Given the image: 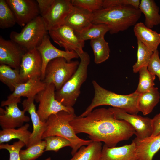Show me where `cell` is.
I'll return each instance as SVG.
<instances>
[{"label":"cell","mask_w":160,"mask_h":160,"mask_svg":"<svg viewBox=\"0 0 160 160\" xmlns=\"http://www.w3.org/2000/svg\"><path fill=\"white\" fill-rule=\"evenodd\" d=\"M152 134L151 137H155L160 134V113L151 119Z\"/></svg>","instance_id":"ab89813d"},{"label":"cell","mask_w":160,"mask_h":160,"mask_svg":"<svg viewBox=\"0 0 160 160\" xmlns=\"http://www.w3.org/2000/svg\"><path fill=\"white\" fill-rule=\"evenodd\" d=\"M70 124L76 134H87L92 140L104 142L111 148L128 140L135 133L129 124L116 119L109 108H105L94 109L84 117L76 116Z\"/></svg>","instance_id":"6da1fadb"},{"label":"cell","mask_w":160,"mask_h":160,"mask_svg":"<svg viewBox=\"0 0 160 160\" xmlns=\"http://www.w3.org/2000/svg\"><path fill=\"white\" fill-rule=\"evenodd\" d=\"M55 87L52 84H47L44 89L38 93L35 97L36 102L39 103L36 111L41 120L46 122L51 115L61 111L74 113L73 107L65 106L55 98Z\"/></svg>","instance_id":"ba28073f"},{"label":"cell","mask_w":160,"mask_h":160,"mask_svg":"<svg viewBox=\"0 0 160 160\" xmlns=\"http://www.w3.org/2000/svg\"><path fill=\"white\" fill-rule=\"evenodd\" d=\"M102 147L101 142L92 141L81 146L69 160H100Z\"/></svg>","instance_id":"484cf974"},{"label":"cell","mask_w":160,"mask_h":160,"mask_svg":"<svg viewBox=\"0 0 160 160\" xmlns=\"http://www.w3.org/2000/svg\"><path fill=\"white\" fill-rule=\"evenodd\" d=\"M93 13L79 7L73 6L66 17L64 24L75 32L79 33L92 23Z\"/></svg>","instance_id":"d6986e66"},{"label":"cell","mask_w":160,"mask_h":160,"mask_svg":"<svg viewBox=\"0 0 160 160\" xmlns=\"http://www.w3.org/2000/svg\"><path fill=\"white\" fill-rule=\"evenodd\" d=\"M140 2L139 0H103V9L128 5L139 9Z\"/></svg>","instance_id":"8d00e7d4"},{"label":"cell","mask_w":160,"mask_h":160,"mask_svg":"<svg viewBox=\"0 0 160 160\" xmlns=\"http://www.w3.org/2000/svg\"><path fill=\"white\" fill-rule=\"evenodd\" d=\"M0 80L12 91H13L18 85L23 83L19 70L12 68L4 64L0 65Z\"/></svg>","instance_id":"4316f807"},{"label":"cell","mask_w":160,"mask_h":160,"mask_svg":"<svg viewBox=\"0 0 160 160\" xmlns=\"http://www.w3.org/2000/svg\"><path fill=\"white\" fill-rule=\"evenodd\" d=\"M136 160H138V159H137Z\"/></svg>","instance_id":"60d3db41"},{"label":"cell","mask_w":160,"mask_h":160,"mask_svg":"<svg viewBox=\"0 0 160 160\" xmlns=\"http://www.w3.org/2000/svg\"><path fill=\"white\" fill-rule=\"evenodd\" d=\"M54 0H37L40 15L43 17L47 12L54 1Z\"/></svg>","instance_id":"f35d334b"},{"label":"cell","mask_w":160,"mask_h":160,"mask_svg":"<svg viewBox=\"0 0 160 160\" xmlns=\"http://www.w3.org/2000/svg\"><path fill=\"white\" fill-rule=\"evenodd\" d=\"M94 88V97L85 111L79 116H87L94 109L102 105H108L121 109L130 114H137V100L140 94L135 91L128 95L115 93L101 86L95 80L92 82Z\"/></svg>","instance_id":"3957f363"},{"label":"cell","mask_w":160,"mask_h":160,"mask_svg":"<svg viewBox=\"0 0 160 160\" xmlns=\"http://www.w3.org/2000/svg\"><path fill=\"white\" fill-rule=\"evenodd\" d=\"M47 85L41 78L30 79L18 85L12 93L8 96L7 99L1 102V106H5L13 100H21L22 97L27 98L35 97L38 93L45 89Z\"/></svg>","instance_id":"e0dca14e"},{"label":"cell","mask_w":160,"mask_h":160,"mask_svg":"<svg viewBox=\"0 0 160 160\" xmlns=\"http://www.w3.org/2000/svg\"><path fill=\"white\" fill-rule=\"evenodd\" d=\"M16 23L15 14L6 0H0V28L4 29L11 28Z\"/></svg>","instance_id":"1f68e13d"},{"label":"cell","mask_w":160,"mask_h":160,"mask_svg":"<svg viewBox=\"0 0 160 160\" xmlns=\"http://www.w3.org/2000/svg\"><path fill=\"white\" fill-rule=\"evenodd\" d=\"M132 141L135 144L136 157L139 160H153L160 149V134L142 140L135 138Z\"/></svg>","instance_id":"44dd1931"},{"label":"cell","mask_w":160,"mask_h":160,"mask_svg":"<svg viewBox=\"0 0 160 160\" xmlns=\"http://www.w3.org/2000/svg\"><path fill=\"white\" fill-rule=\"evenodd\" d=\"M79 63L77 60L68 62L63 57L53 59L46 67L43 81L47 85L53 84L56 90H58L74 74Z\"/></svg>","instance_id":"52a82bcc"},{"label":"cell","mask_w":160,"mask_h":160,"mask_svg":"<svg viewBox=\"0 0 160 160\" xmlns=\"http://www.w3.org/2000/svg\"><path fill=\"white\" fill-rule=\"evenodd\" d=\"M160 94L156 87L140 94L137 100V108L144 115L151 113L159 101Z\"/></svg>","instance_id":"cb8c5ba5"},{"label":"cell","mask_w":160,"mask_h":160,"mask_svg":"<svg viewBox=\"0 0 160 160\" xmlns=\"http://www.w3.org/2000/svg\"><path fill=\"white\" fill-rule=\"evenodd\" d=\"M141 13L139 9L129 5L102 9L93 13L92 23L106 24L110 33L114 34L135 25Z\"/></svg>","instance_id":"7a4b0ae2"},{"label":"cell","mask_w":160,"mask_h":160,"mask_svg":"<svg viewBox=\"0 0 160 160\" xmlns=\"http://www.w3.org/2000/svg\"><path fill=\"white\" fill-rule=\"evenodd\" d=\"M73 6L71 0H54L48 11L42 17L47 31L64 24Z\"/></svg>","instance_id":"8fae6325"},{"label":"cell","mask_w":160,"mask_h":160,"mask_svg":"<svg viewBox=\"0 0 160 160\" xmlns=\"http://www.w3.org/2000/svg\"><path fill=\"white\" fill-rule=\"evenodd\" d=\"M139 9L145 15V25L151 28L160 24L159 8L153 0H141Z\"/></svg>","instance_id":"603a6c76"},{"label":"cell","mask_w":160,"mask_h":160,"mask_svg":"<svg viewBox=\"0 0 160 160\" xmlns=\"http://www.w3.org/2000/svg\"><path fill=\"white\" fill-rule=\"evenodd\" d=\"M133 30L137 40L153 52L157 49L160 44V33L147 27L141 22L134 25Z\"/></svg>","instance_id":"7402d4cb"},{"label":"cell","mask_w":160,"mask_h":160,"mask_svg":"<svg viewBox=\"0 0 160 160\" xmlns=\"http://www.w3.org/2000/svg\"><path fill=\"white\" fill-rule=\"evenodd\" d=\"M147 68L151 73L157 76L160 82V58L157 49L153 52Z\"/></svg>","instance_id":"74e56055"},{"label":"cell","mask_w":160,"mask_h":160,"mask_svg":"<svg viewBox=\"0 0 160 160\" xmlns=\"http://www.w3.org/2000/svg\"><path fill=\"white\" fill-rule=\"evenodd\" d=\"M35 98H27L22 103L23 110L28 112L30 115L33 128L27 148L42 140V135L47 127L46 122L41 120L37 113L34 103Z\"/></svg>","instance_id":"ac0fdd59"},{"label":"cell","mask_w":160,"mask_h":160,"mask_svg":"<svg viewBox=\"0 0 160 160\" xmlns=\"http://www.w3.org/2000/svg\"><path fill=\"white\" fill-rule=\"evenodd\" d=\"M50 37L55 43L65 51L76 52L79 56L84 51V41L77 36L75 32L65 24L48 31Z\"/></svg>","instance_id":"9c48e42d"},{"label":"cell","mask_w":160,"mask_h":160,"mask_svg":"<svg viewBox=\"0 0 160 160\" xmlns=\"http://www.w3.org/2000/svg\"><path fill=\"white\" fill-rule=\"evenodd\" d=\"M136 145L130 144L113 147L104 144L102 147L100 160H136Z\"/></svg>","instance_id":"ffe728a7"},{"label":"cell","mask_w":160,"mask_h":160,"mask_svg":"<svg viewBox=\"0 0 160 160\" xmlns=\"http://www.w3.org/2000/svg\"><path fill=\"white\" fill-rule=\"evenodd\" d=\"M79 57L80 61L75 73L60 89L55 92L56 100L68 107H73L75 104L80 94L81 86L87 77L90 56L84 51Z\"/></svg>","instance_id":"5b68a950"},{"label":"cell","mask_w":160,"mask_h":160,"mask_svg":"<svg viewBox=\"0 0 160 160\" xmlns=\"http://www.w3.org/2000/svg\"><path fill=\"white\" fill-rule=\"evenodd\" d=\"M28 50L11 40L0 36V63L20 69L22 58Z\"/></svg>","instance_id":"9a60e30c"},{"label":"cell","mask_w":160,"mask_h":160,"mask_svg":"<svg viewBox=\"0 0 160 160\" xmlns=\"http://www.w3.org/2000/svg\"><path fill=\"white\" fill-rule=\"evenodd\" d=\"M29 124L26 123L17 129L8 128L0 131V143L18 139L23 142L26 147L28 144L32 132L28 130Z\"/></svg>","instance_id":"d4e9b609"},{"label":"cell","mask_w":160,"mask_h":160,"mask_svg":"<svg viewBox=\"0 0 160 160\" xmlns=\"http://www.w3.org/2000/svg\"><path fill=\"white\" fill-rule=\"evenodd\" d=\"M42 66V59L36 49L27 51L23 57L19 69L22 82L34 78H41Z\"/></svg>","instance_id":"5bb4252c"},{"label":"cell","mask_w":160,"mask_h":160,"mask_svg":"<svg viewBox=\"0 0 160 160\" xmlns=\"http://www.w3.org/2000/svg\"><path fill=\"white\" fill-rule=\"evenodd\" d=\"M15 14L17 23L23 27L40 15L36 0H6Z\"/></svg>","instance_id":"7c38bea8"},{"label":"cell","mask_w":160,"mask_h":160,"mask_svg":"<svg viewBox=\"0 0 160 160\" xmlns=\"http://www.w3.org/2000/svg\"><path fill=\"white\" fill-rule=\"evenodd\" d=\"M117 119L124 120L134 129L137 139L142 140L149 137L152 134L151 119L137 114H130L119 108H108Z\"/></svg>","instance_id":"30bf717a"},{"label":"cell","mask_w":160,"mask_h":160,"mask_svg":"<svg viewBox=\"0 0 160 160\" xmlns=\"http://www.w3.org/2000/svg\"><path fill=\"white\" fill-rule=\"evenodd\" d=\"M46 147L44 152L53 151L57 152L61 148L67 147H71L70 142L67 139L58 136H50L45 138Z\"/></svg>","instance_id":"836d02e7"},{"label":"cell","mask_w":160,"mask_h":160,"mask_svg":"<svg viewBox=\"0 0 160 160\" xmlns=\"http://www.w3.org/2000/svg\"><path fill=\"white\" fill-rule=\"evenodd\" d=\"M45 140H41L25 150H21L20 152V160H35L41 156L46 147Z\"/></svg>","instance_id":"d6a6232c"},{"label":"cell","mask_w":160,"mask_h":160,"mask_svg":"<svg viewBox=\"0 0 160 160\" xmlns=\"http://www.w3.org/2000/svg\"><path fill=\"white\" fill-rule=\"evenodd\" d=\"M90 45L93 50L95 63H101L109 58L110 49L104 37L90 40Z\"/></svg>","instance_id":"83f0119b"},{"label":"cell","mask_w":160,"mask_h":160,"mask_svg":"<svg viewBox=\"0 0 160 160\" xmlns=\"http://www.w3.org/2000/svg\"><path fill=\"white\" fill-rule=\"evenodd\" d=\"M42 17L39 15L26 24L20 33L12 31L9 37L12 40L27 50L36 48L48 34Z\"/></svg>","instance_id":"8992f818"},{"label":"cell","mask_w":160,"mask_h":160,"mask_svg":"<svg viewBox=\"0 0 160 160\" xmlns=\"http://www.w3.org/2000/svg\"><path fill=\"white\" fill-rule=\"evenodd\" d=\"M73 6L93 13L103 9L102 0H72Z\"/></svg>","instance_id":"e575fe53"},{"label":"cell","mask_w":160,"mask_h":160,"mask_svg":"<svg viewBox=\"0 0 160 160\" xmlns=\"http://www.w3.org/2000/svg\"><path fill=\"white\" fill-rule=\"evenodd\" d=\"M138 72L139 81L135 91L140 94L146 92L154 87L156 76L149 71L147 67L141 68Z\"/></svg>","instance_id":"4dcf8cb0"},{"label":"cell","mask_w":160,"mask_h":160,"mask_svg":"<svg viewBox=\"0 0 160 160\" xmlns=\"http://www.w3.org/2000/svg\"><path fill=\"white\" fill-rule=\"evenodd\" d=\"M36 49L40 53L42 59L41 79L42 81L44 79L46 67L51 60L58 57H63L67 62H70L73 59L79 57L78 55L75 52L62 50L55 47L51 43L50 36L48 34Z\"/></svg>","instance_id":"4fadbf2b"},{"label":"cell","mask_w":160,"mask_h":160,"mask_svg":"<svg viewBox=\"0 0 160 160\" xmlns=\"http://www.w3.org/2000/svg\"><path fill=\"white\" fill-rule=\"evenodd\" d=\"M76 115L65 111L51 115L46 120V129L42 139L50 136H58L68 140L71 144L72 156L81 146L88 145L92 141L80 138L76 135L70 122Z\"/></svg>","instance_id":"277c9868"},{"label":"cell","mask_w":160,"mask_h":160,"mask_svg":"<svg viewBox=\"0 0 160 160\" xmlns=\"http://www.w3.org/2000/svg\"><path fill=\"white\" fill-rule=\"evenodd\" d=\"M25 145L21 140L14 142L12 145L8 144H1L0 149L7 150L9 153V160H20V152L21 149Z\"/></svg>","instance_id":"d590c367"},{"label":"cell","mask_w":160,"mask_h":160,"mask_svg":"<svg viewBox=\"0 0 160 160\" xmlns=\"http://www.w3.org/2000/svg\"><path fill=\"white\" fill-rule=\"evenodd\" d=\"M137 60L133 66L134 73L138 72L141 68L148 67L153 52L137 40Z\"/></svg>","instance_id":"f546056e"},{"label":"cell","mask_w":160,"mask_h":160,"mask_svg":"<svg viewBox=\"0 0 160 160\" xmlns=\"http://www.w3.org/2000/svg\"><path fill=\"white\" fill-rule=\"evenodd\" d=\"M18 103L12 102L5 106V109L0 108V125L2 129L20 127L30 121L29 117L25 115L26 111L18 108Z\"/></svg>","instance_id":"2e32d148"},{"label":"cell","mask_w":160,"mask_h":160,"mask_svg":"<svg viewBox=\"0 0 160 160\" xmlns=\"http://www.w3.org/2000/svg\"><path fill=\"white\" fill-rule=\"evenodd\" d=\"M109 31V28L106 24L92 23L81 32H75L79 39L84 41L104 37Z\"/></svg>","instance_id":"f1b7e54d"}]
</instances>
